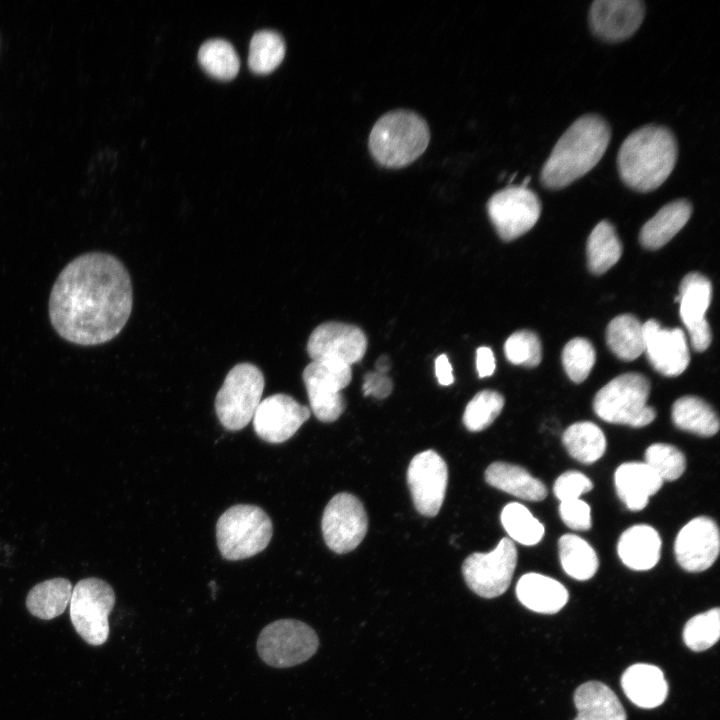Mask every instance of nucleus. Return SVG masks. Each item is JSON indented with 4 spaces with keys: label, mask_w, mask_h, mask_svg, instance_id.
<instances>
[{
    "label": "nucleus",
    "mask_w": 720,
    "mask_h": 720,
    "mask_svg": "<svg viewBox=\"0 0 720 720\" xmlns=\"http://www.w3.org/2000/svg\"><path fill=\"white\" fill-rule=\"evenodd\" d=\"M672 420L679 429L702 437H711L719 429V420L712 407L701 398L691 395L674 402Z\"/></svg>",
    "instance_id": "29"
},
{
    "label": "nucleus",
    "mask_w": 720,
    "mask_h": 720,
    "mask_svg": "<svg viewBox=\"0 0 720 720\" xmlns=\"http://www.w3.org/2000/svg\"><path fill=\"white\" fill-rule=\"evenodd\" d=\"M133 307V287L125 265L106 252H88L69 262L55 280L49 317L64 340L95 346L114 339Z\"/></svg>",
    "instance_id": "1"
},
{
    "label": "nucleus",
    "mask_w": 720,
    "mask_h": 720,
    "mask_svg": "<svg viewBox=\"0 0 720 720\" xmlns=\"http://www.w3.org/2000/svg\"><path fill=\"white\" fill-rule=\"evenodd\" d=\"M407 483L416 510L434 517L446 494L448 469L443 458L433 450L416 454L407 470Z\"/></svg>",
    "instance_id": "14"
},
{
    "label": "nucleus",
    "mask_w": 720,
    "mask_h": 720,
    "mask_svg": "<svg viewBox=\"0 0 720 720\" xmlns=\"http://www.w3.org/2000/svg\"><path fill=\"white\" fill-rule=\"evenodd\" d=\"M71 582L56 577L36 584L26 597V607L35 617L50 620L61 615L72 595Z\"/></svg>",
    "instance_id": "28"
},
{
    "label": "nucleus",
    "mask_w": 720,
    "mask_h": 720,
    "mask_svg": "<svg viewBox=\"0 0 720 720\" xmlns=\"http://www.w3.org/2000/svg\"><path fill=\"white\" fill-rule=\"evenodd\" d=\"M649 394L650 382L644 375L621 374L597 392L593 409L606 422L644 427L656 417L654 408L647 404Z\"/></svg>",
    "instance_id": "6"
},
{
    "label": "nucleus",
    "mask_w": 720,
    "mask_h": 720,
    "mask_svg": "<svg viewBox=\"0 0 720 720\" xmlns=\"http://www.w3.org/2000/svg\"><path fill=\"white\" fill-rule=\"evenodd\" d=\"M587 263L591 273L600 275L613 267L622 255V244L614 226L600 221L587 240Z\"/></svg>",
    "instance_id": "30"
},
{
    "label": "nucleus",
    "mask_w": 720,
    "mask_h": 720,
    "mask_svg": "<svg viewBox=\"0 0 720 720\" xmlns=\"http://www.w3.org/2000/svg\"><path fill=\"white\" fill-rule=\"evenodd\" d=\"M487 212L499 237L512 241L536 224L541 202L531 189L521 185L509 186L490 197Z\"/></svg>",
    "instance_id": "12"
},
{
    "label": "nucleus",
    "mask_w": 720,
    "mask_h": 720,
    "mask_svg": "<svg viewBox=\"0 0 720 720\" xmlns=\"http://www.w3.org/2000/svg\"><path fill=\"white\" fill-rule=\"evenodd\" d=\"M307 353L312 361L339 362L351 366L359 362L367 349L365 333L357 326L325 322L310 334Z\"/></svg>",
    "instance_id": "15"
},
{
    "label": "nucleus",
    "mask_w": 720,
    "mask_h": 720,
    "mask_svg": "<svg viewBox=\"0 0 720 720\" xmlns=\"http://www.w3.org/2000/svg\"><path fill=\"white\" fill-rule=\"evenodd\" d=\"M486 482L508 494L528 501H542L547 496L546 486L521 466L506 462H493L485 471Z\"/></svg>",
    "instance_id": "27"
},
{
    "label": "nucleus",
    "mask_w": 720,
    "mask_h": 720,
    "mask_svg": "<svg viewBox=\"0 0 720 720\" xmlns=\"http://www.w3.org/2000/svg\"><path fill=\"white\" fill-rule=\"evenodd\" d=\"M322 534L327 547L338 554L354 550L368 529V517L361 501L350 493H338L326 505Z\"/></svg>",
    "instance_id": "13"
},
{
    "label": "nucleus",
    "mask_w": 720,
    "mask_h": 720,
    "mask_svg": "<svg viewBox=\"0 0 720 720\" xmlns=\"http://www.w3.org/2000/svg\"><path fill=\"white\" fill-rule=\"evenodd\" d=\"M69 604L70 619L80 637L93 646L105 643L108 616L115 604L113 588L96 577L82 579L74 586Z\"/></svg>",
    "instance_id": "9"
},
{
    "label": "nucleus",
    "mask_w": 720,
    "mask_h": 720,
    "mask_svg": "<svg viewBox=\"0 0 720 720\" xmlns=\"http://www.w3.org/2000/svg\"><path fill=\"white\" fill-rule=\"evenodd\" d=\"M286 45L282 36L272 30L256 32L250 41L248 65L256 74H267L282 62Z\"/></svg>",
    "instance_id": "35"
},
{
    "label": "nucleus",
    "mask_w": 720,
    "mask_h": 720,
    "mask_svg": "<svg viewBox=\"0 0 720 720\" xmlns=\"http://www.w3.org/2000/svg\"><path fill=\"white\" fill-rule=\"evenodd\" d=\"M435 374L441 385L448 386L453 383L454 376L452 373V366L445 354H441L436 358Z\"/></svg>",
    "instance_id": "46"
},
{
    "label": "nucleus",
    "mask_w": 720,
    "mask_h": 720,
    "mask_svg": "<svg viewBox=\"0 0 720 720\" xmlns=\"http://www.w3.org/2000/svg\"><path fill=\"white\" fill-rule=\"evenodd\" d=\"M307 406L293 397L277 393L259 403L253 420L255 433L262 440L278 444L290 439L310 417Z\"/></svg>",
    "instance_id": "16"
},
{
    "label": "nucleus",
    "mask_w": 720,
    "mask_h": 720,
    "mask_svg": "<svg viewBox=\"0 0 720 720\" xmlns=\"http://www.w3.org/2000/svg\"><path fill=\"white\" fill-rule=\"evenodd\" d=\"M302 378L311 410L322 422H334L344 412L346 402L340 391L352 379L351 366L329 361H311Z\"/></svg>",
    "instance_id": "11"
},
{
    "label": "nucleus",
    "mask_w": 720,
    "mask_h": 720,
    "mask_svg": "<svg viewBox=\"0 0 720 720\" xmlns=\"http://www.w3.org/2000/svg\"><path fill=\"white\" fill-rule=\"evenodd\" d=\"M595 349L590 341L577 337L570 340L562 352V364L568 377L574 383L583 382L595 363Z\"/></svg>",
    "instance_id": "40"
},
{
    "label": "nucleus",
    "mask_w": 720,
    "mask_h": 720,
    "mask_svg": "<svg viewBox=\"0 0 720 720\" xmlns=\"http://www.w3.org/2000/svg\"><path fill=\"white\" fill-rule=\"evenodd\" d=\"M606 342L618 358L632 361L644 352L642 324L631 314L619 315L607 326Z\"/></svg>",
    "instance_id": "32"
},
{
    "label": "nucleus",
    "mask_w": 720,
    "mask_h": 720,
    "mask_svg": "<svg viewBox=\"0 0 720 720\" xmlns=\"http://www.w3.org/2000/svg\"><path fill=\"white\" fill-rule=\"evenodd\" d=\"M678 156L677 141L667 127L645 125L629 134L618 155V172L631 189H657L673 171Z\"/></svg>",
    "instance_id": "3"
},
{
    "label": "nucleus",
    "mask_w": 720,
    "mask_h": 720,
    "mask_svg": "<svg viewBox=\"0 0 720 720\" xmlns=\"http://www.w3.org/2000/svg\"><path fill=\"white\" fill-rule=\"evenodd\" d=\"M644 15L645 5L640 0H596L590 7L589 23L598 38L620 42L637 31Z\"/></svg>",
    "instance_id": "19"
},
{
    "label": "nucleus",
    "mask_w": 720,
    "mask_h": 720,
    "mask_svg": "<svg viewBox=\"0 0 720 720\" xmlns=\"http://www.w3.org/2000/svg\"><path fill=\"white\" fill-rule=\"evenodd\" d=\"M517 564V550L510 538H502L488 553L476 552L463 562L467 586L483 598H495L509 587Z\"/></svg>",
    "instance_id": "10"
},
{
    "label": "nucleus",
    "mask_w": 720,
    "mask_h": 720,
    "mask_svg": "<svg viewBox=\"0 0 720 720\" xmlns=\"http://www.w3.org/2000/svg\"><path fill=\"white\" fill-rule=\"evenodd\" d=\"M624 693L635 705L651 709L661 705L668 693L663 672L650 664H634L621 678Z\"/></svg>",
    "instance_id": "24"
},
{
    "label": "nucleus",
    "mask_w": 720,
    "mask_h": 720,
    "mask_svg": "<svg viewBox=\"0 0 720 720\" xmlns=\"http://www.w3.org/2000/svg\"><path fill=\"white\" fill-rule=\"evenodd\" d=\"M430 141L427 122L419 114L405 109L389 111L373 125L368 146L380 165L401 168L419 158Z\"/></svg>",
    "instance_id": "4"
},
{
    "label": "nucleus",
    "mask_w": 720,
    "mask_h": 720,
    "mask_svg": "<svg viewBox=\"0 0 720 720\" xmlns=\"http://www.w3.org/2000/svg\"><path fill=\"white\" fill-rule=\"evenodd\" d=\"M476 367L479 377H487L495 371V358L489 347L482 346L476 351Z\"/></svg>",
    "instance_id": "45"
},
{
    "label": "nucleus",
    "mask_w": 720,
    "mask_h": 720,
    "mask_svg": "<svg viewBox=\"0 0 720 720\" xmlns=\"http://www.w3.org/2000/svg\"><path fill=\"white\" fill-rule=\"evenodd\" d=\"M562 442L567 452L584 464L596 462L606 450L604 433L600 427L589 421L570 425L563 433Z\"/></svg>",
    "instance_id": "31"
},
{
    "label": "nucleus",
    "mask_w": 720,
    "mask_h": 720,
    "mask_svg": "<svg viewBox=\"0 0 720 720\" xmlns=\"http://www.w3.org/2000/svg\"><path fill=\"white\" fill-rule=\"evenodd\" d=\"M273 526L258 506L237 504L227 509L216 524V540L223 558L237 561L250 558L269 544Z\"/></svg>",
    "instance_id": "5"
},
{
    "label": "nucleus",
    "mask_w": 720,
    "mask_h": 720,
    "mask_svg": "<svg viewBox=\"0 0 720 720\" xmlns=\"http://www.w3.org/2000/svg\"><path fill=\"white\" fill-rule=\"evenodd\" d=\"M719 636V608H713L693 616L683 629V640L686 646L696 652L712 647L718 641Z\"/></svg>",
    "instance_id": "38"
},
{
    "label": "nucleus",
    "mask_w": 720,
    "mask_h": 720,
    "mask_svg": "<svg viewBox=\"0 0 720 720\" xmlns=\"http://www.w3.org/2000/svg\"><path fill=\"white\" fill-rule=\"evenodd\" d=\"M393 384L387 374L379 372H368L364 375L362 391L364 396H373L383 399L392 392Z\"/></svg>",
    "instance_id": "44"
},
{
    "label": "nucleus",
    "mask_w": 720,
    "mask_h": 720,
    "mask_svg": "<svg viewBox=\"0 0 720 720\" xmlns=\"http://www.w3.org/2000/svg\"><path fill=\"white\" fill-rule=\"evenodd\" d=\"M617 552L622 563L628 568L637 571L649 570L660 559L661 538L659 533L647 524L634 525L621 534Z\"/></svg>",
    "instance_id": "22"
},
{
    "label": "nucleus",
    "mask_w": 720,
    "mask_h": 720,
    "mask_svg": "<svg viewBox=\"0 0 720 720\" xmlns=\"http://www.w3.org/2000/svg\"><path fill=\"white\" fill-rule=\"evenodd\" d=\"M516 595L526 608L542 614L557 613L569 597L567 589L560 582L534 572L524 574L518 580Z\"/></svg>",
    "instance_id": "23"
},
{
    "label": "nucleus",
    "mask_w": 720,
    "mask_h": 720,
    "mask_svg": "<svg viewBox=\"0 0 720 720\" xmlns=\"http://www.w3.org/2000/svg\"><path fill=\"white\" fill-rule=\"evenodd\" d=\"M719 531L707 516L690 520L678 532L674 544L678 564L686 571L701 572L713 565L719 554Z\"/></svg>",
    "instance_id": "17"
},
{
    "label": "nucleus",
    "mask_w": 720,
    "mask_h": 720,
    "mask_svg": "<svg viewBox=\"0 0 720 720\" xmlns=\"http://www.w3.org/2000/svg\"><path fill=\"white\" fill-rule=\"evenodd\" d=\"M645 463L664 481H674L682 476L686 468L684 454L667 443H654L645 451Z\"/></svg>",
    "instance_id": "39"
},
{
    "label": "nucleus",
    "mask_w": 720,
    "mask_h": 720,
    "mask_svg": "<svg viewBox=\"0 0 720 720\" xmlns=\"http://www.w3.org/2000/svg\"><path fill=\"white\" fill-rule=\"evenodd\" d=\"M679 292V314L689 332L691 345L695 351H705L712 339L705 318L712 297L711 282L706 276L691 272L682 279Z\"/></svg>",
    "instance_id": "18"
},
{
    "label": "nucleus",
    "mask_w": 720,
    "mask_h": 720,
    "mask_svg": "<svg viewBox=\"0 0 720 720\" xmlns=\"http://www.w3.org/2000/svg\"><path fill=\"white\" fill-rule=\"evenodd\" d=\"M574 703L578 711L574 720H626L616 694L598 681L580 685L574 693Z\"/></svg>",
    "instance_id": "25"
},
{
    "label": "nucleus",
    "mask_w": 720,
    "mask_h": 720,
    "mask_svg": "<svg viewBox=\"0 0 720 720\" xmlns=\"http://www.w3.org/2000/svg\"><path fill=\"white\" fill-rule=\"evenodd\" d=\"M505 356L509 362L525 367L537 366L542 358V347L536 333L520 330L511 334L504 345Z\"/></svg>",
    "instance_id": "41"
},
{
    "label": "nucleus",
    "mask_w": 720,
    "mask_h": 720,
    "mask_svg": "<svg viewBox=\"0 0 720 720\" xmlns=\"http://www.w3.org/2000/svg\"><path fill=\"white\" fill-rule=\"evenodd\" d=\"M592 488L593 483L583 473L566 471L556 479L553 492L556 498L562 502L579 499L582 494L591 491Z\"/></svg>",
    "instance_id": "42"
},
{
    "label": "nucleus",
    "mask_w": 720,
    "mask_h": 720,
    "mask_svg": "<svg viewBox=\"0 0 720 720\" xmlns=\"http://www.w3.org/2000/svg\"><path fill=\"white\" fill-rule=\"evenodd\" d=\"M390 367H391V361H390L389 357L386 355L380 356L375 363L376 372H379L382 374H386L390 370Z\"/></svg>",
    "instance_id": "47"
},
{
    "label": "nucleus",
    "mask_w": 720,
    "mask_h": 720,
    "mask_svg": "<svg viewBox=\"0 0 720 720\" xmlns=\"http://www.w3.org/2000/svg\"><path fill=\"white\" fill-rule=\"evenodd\" d=\"M559 558L563 570L570 577L584 581L594 576L599 561L595 550L583 538L564 534L558 541Z\"/></svg>",
    "instance_id": "33"
},
{
    "label": "nucleus",
    "mask_w": 720,
    "mask_h": 720,
    "mask_svg": "<svg viewBox=\"0 0 720 720\" xmlns=\"http://www.w3.org/2000/svg\"><path fill=\"white\" fill-rule=\"evenodd\" d=\"M611 139L609 124L596 114L576 119L562 134L542 167L544 187H567L592 170L603 157Z\"/></svg>",
    "instance_id": "2"
},
{
    "label": "nucleus",
    "mask_w": 720,
    "mask_h": 720,
    "mask_svg": "<svg viewBox=\"0 0 720 720\" xmlns=\"http://www.w3.org/2000/svg\"><path fill=\"white\" fill-rule=\"evenodd\" d=\"M504 397L494 390L478 392L467 404L463 423L472 432L486 429L499 416L504 407Z\"/></svg>",
    "instance_id": "37"
},
{
    "label": "nucleus",
    "mask_w": 720,
    "mask_h": 720,
    "mask_svg": "<svg viewBox=\"0 0 720 720\" xmlns=\"http://www.w3.org/2000/svg\"><path fill=\"white\" fill-rule=\"evenodd\" d=\"M692 205L678 199L664 205L642 227L639 235L643 247L656 250L668 243L688 222Z\"/></svg>",
    "instance_id": "26"
},
{
    "label": "nucleus",
    "mask_w": 720,
    "mask_h": 720,
    "mask_svg": "<svg viewBox=\"0 0 720 720\" xmlns=\"http://www.w3.org/2000/svg\"><path fill=\"white\" fill-rule=\"evenodd\" d=\"M562 521L573 530H588L591 527V509L583 500L562 501L559 505Z\"/></svg>",
    "instance_id": "43"
},
{
    "label": "nucleus",
    "mask_w": 720,
    "mask_h": 720,
    "mask_svg": "<svg viewBox=\"0 0 720 720\" xmlns=\"http://www.w3.org/2000/svg\"><path fill=\"white\" fill-rule=\"evenodd\" d=\"M264 387V375L256 365L243 362L233 366L215 398V411L222 426L230 431L247 426L262 400Z\"/></svg>",
    "instance_id": "7"
},
{
    "label": "nucleus",
    "mask_w": 720,
    "mask_h": 720,
    "mask_svg": "<svg viewBox=\"0 0 720 720\" xmlns=\"http://www.w3.org/2000/svg\"><path fill=\"white\" fill-rule=\"evenodd\" d=\"M198 61L206 73L224 81L235 78L240 68L234 47L223 39L204 42L198 51Z\"/></svg>",
    "instance_id": "34"
},
{
    "label": "nucleus",
    "mask_w": 720,
    "mask_h": 720,
    "mask_svg": "<svg viewBox=\"0 0 720 720\" xmlns=\"http://www.w3.org/2000/svg\"><path fill=\"white\" fill-rule=\"evenodd\" d=\"M318 647L315 630L296 619H280L266 625L256 643L261 660L274 668L299 665L309 660Z\"/></svg>",
    "instance_id": "8"
},
{
    "label": "nucleus",
    "mask_w": 720,
    "mask_h": 720,
    "mask_svg": "<svg viewBox=\"0 0 720 720\" xmlns=\"http://www.w3.org/2000/svg\"><path fill=\"white\" fill-rule=\"evenodd\" d=\"M644 352L652 367L667 377L680 375L689 365L690 355L680 328H662L655 319L643 325Z\"/></svg>",
    "instance_id": "20"
},
{
    "label": "nucleus",
    "mask_w": 720,
    "mask_h": 720,
    "mask_svg": "<svg viewBox=\"0 0 720 720\" xmlns=\"http://www.w3.org/2000/svg\"><path fill=\"white\" fill-rule=\"evenodd\" d=\"M618 497L631 511L646 507L650 496L659 491L663 480L645 462H626L614 473Z\"/></svg>",
    "instance_id": "21"
},
{
    "label": "nucleus",
    "mask_w": 720,
    "mask_h": 720,
    "mask_svg": "<svg viewBox=\"0 0 720 720\" xmlns=\"http://www.w3.org/2000/svg\"><path fill=\"white\" fill-rule=\"evenodd\" d=\"M501 523L510 538L526 546L539 543L545 533L544 525L518 502L508 503L503 508Z\"/></svg>",
    "instance_id": "36"
}]
</instances>
